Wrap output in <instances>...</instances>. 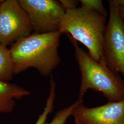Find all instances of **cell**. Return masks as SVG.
Returning <instances> with one entry per match:
<instances>
[{"mask_svg":"<svg viewBox=\"0 0 124 124\" xmlns=\"http://www.w3.org/2000/svg\"><path fill=\"white\" fill-rule=\"evenodd\" d=\"M119 12L120 16L124 21V6H119Z\"/></svg>","mask_w":124,"mask_h":124,"instance_id":"5bb4252c","label":"cell"},{"mask_svg":"<svg viewBox=\"0 0 124 124\" xmlns=\"http://www.w3.org/2000/svg\"><path fill=\"white\" fill-rule=\"evenodd\" d=\"M106 17L81 7L68 10L60 22L59 31L84 45L95 60L105 62L103 43Z\"/></svg>","mask_w":124,"mask_h":124,"instance_id":"7a4b0ae2","label":"cell"},{"mask_svg":"<svg viewBox=\"0 0 124 124\" xmlns=\"http://www.w3.org/2000/svg\"><path fill=\"white\" fill-rule=\"evenodd\" d=\"M2 1V0H1V1H0V3H1V1Z\"/></svg>","mask_w":124,"mask_h":124,"instance_id":"2e32d148","label":"cell"},{"mask_svg":"<svg viewBox=\"0 0 124 124\" xmlns=\"http://www.w3.org/2000/svg\"><path fill=\"white\" fill-rule=\"evenodd\" d=\"M79 2L81 3V8L84 9L96 12L105 17L108 15V12L101 0H80Z\"/></svg>","mask_w":124,"mask_h":124,"instance_id":"7c38bea8","label":"cell"},{"mask_svg":"<svg viewBox=\"0 0 124 124\" xmlns=\"http://www.w3.org/2000/svg\"><path fill=\"white\" fill-rule=\"evenodd\" d=\"M75 124H81L77 120H75Z\"/></svg>","mask_w":124,"mask_h":124,"instance_id":"9a60e30c","label":"cell"},{"mask_svg":"<svg viewBox=\"0 0 124 124\" xmlns=\"http://www.w3.org/2000/svg\"><path fill=\"white\" fill-rule=\"evenodd\" d=\"M73 45L75 57L81 75L79 99H83L89 90L100 92L109 102L124 99V80L117 73L110 70L105 62L95 60L88 53L80 47L77 42L68 35Z\"/></svg>","mask_w":124,"mask_h":124,"instance_id":"3957f363","label":"cell"},{"mask_svg":"<svg viewBox=\"0 0 124 124\" xmlns=\"http://www.w3.org/2000/svg\"><path fill=\"white\" fill-rule=\"evenodd\" d=\"M51 76L50 85L49 90V94L48 97L46 100V106L44 110L39 115L38 120H37L35 124H45L48 118V116L51 113L54 109V102L56 96V83L53 80L52 75Z\"/></svg>","mask_w":124,"mask_h":124,"instance_id":"30bf717a","label":"cell"},{"mask_svg":"<svg viewBox=\"0 0 124 124\" xmlns=\"http://www.w3.org/2000/svg\"><path fill=\"white\" fill-rule=\"evenodd\" d=\"M59 1L66 11L76 8L79 2V0H60Z\"/></svg>","mask_w":124,"mask_h":124,"instance_id":"4fadbf2b","label":"cell"},{"mask_svg":"<svg viewBox=\"0 0 124 124\" xmlns=\"http://www.w3.org/2000/svg\"><path fill=\"white\" fill-rule=\"evenodd\" d=\"M83 102V99H78L70 106L58 111L50 122H46L45 124H65L68 118L72 115L75 107L80 102Z\"/></svg>","mask_w":124,"mask_h":124,"instance_id":"8fae6325","label":"cell"},{"mask_svg":"<svg viewBox=\"0 0 124 124\" xmlns=\"http://www.w3.org/2000/svg\"><path fill=\"white\" fill-rule=\"evenodd\" d=\"M26 12L33 29L36 34L59 31V27L66 10L56 0H18Z\"/></svg>","mask_w":124,"mask_h":124,"instance_id":"8992f818","label":"cell"},{"mask_svg":"<svg viewBox=\"0 0 124 124\" xmlns=\"http://www.w3.org/2000/svg\"><path fill=\"white\" fill-rule=\"evenodd\" d=\"M32 32L30 20L18 0H2L0 3V44L12 46Z\"/></svg>","mask_w":124,"mask_h":124,"instance_id":"5b68a950","label":"cell"},{"mask_svg":"<svg viewBox=\"0 0 124 124\" xmlns=\"http://www.w3.org/2000/svg\"><path fill=\"white\" fill-rule=\"evenodd\" d=\"M72 116L81 124H124V99L94 108L86 107L81 102Z\"/></svg>","mask_w":124,"mask_h":124,"instance_id":"52a82bcc","label":"cell"},{"mask_svg":"<svg viewBox=\"0 0 124 124\" xmlns=\"http://www.w3.org/2000/svg\"><path fill=\"white\" fill-rule=\"evenodd\" d=\"M14 75L13 61L10 49L0 44V81L9 82L12 80Z\"/></svg>","mask_w":124,"mask_h":124,"instance_id":"9c48e42d","label":"cell"},{"mask_svg":"<svg viewBox=\"0 0 124 124\" xmlns=\"http://www.w3.org/2000/svg\"><path fill=\"white\" fill-rule=\"evenodd\" d=\"M109 18L104 33L103 54L107 65L124 76V21L117 0L108 1Z\"/></svg>","mask_w":124,"mask_h":124,"instance_id":"277c9868","label":"cell"},{"mask_svg":"<svg viewBox=\"0 0 124 124\" xmlns=\"http://www.w3.org/2000/svg\"><path fill=\"white\" fill-rule=\"evenodd\" d=\"M31 94L26 89L16 84L0 81V114L12 112L15 100H19Z\"/></svg>","mask_w":124,"mask_h":124,"instance_id":"ba28073f","label":"cell"},{"mask_svg":"<svg viewBox=\"0 0 124 124\" xmlns=\"http://www.w3.org/2000/svg\"><path fill=\"white\" fill-rule=\"evenodd\" d=\"M61 35L59 31L33 33L11 46L14 75L33 68L42 76L51 75L61 62L58 48Z\"/></svg>","mask_w":124,"mask_h":124,"instance_id":"6da1fadb","label":"cell"}]
</instances>
